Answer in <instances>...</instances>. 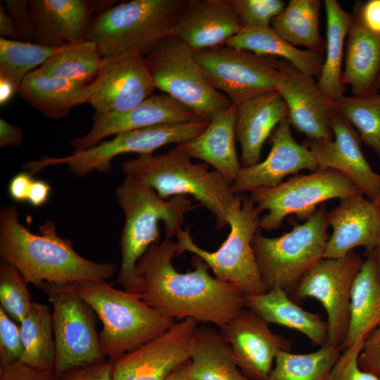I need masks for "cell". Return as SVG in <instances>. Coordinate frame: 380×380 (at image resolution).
<instances>
[{"label":"cell","instance_id":"obj_27","mask_svg":"<svg viewBox=\"0 0 380 380\" xmlns=\"http://www.w3.org/2000/svg\"><path fill=\"white\" fill-rule=\"evenodd\" d=\"M94 87L93 82L84 84L52 77L36 68L24 78L18 93L45 117L59 120L75 107L89 103Z\"/></svg>","mask_w":380,"mask_h":380},{"label":"cell","instance_id":"obj_42","mask_svg":"<svg viewBox=\"0 0 380 380\" xmlns=\"http://www.w3.org/2000/svg\"><path fill=\"white\" fill-rule=\"evenodd\" d=\"M364 340L342 350L327 380H380L379 376L362 370L358 363Z\"/></svg>","mask_w":380,"mask_h":380},{"label":"cell","instance_id":"obj_40","mask_svg":"<svg viewBox=\"0 0 380 380\" xmlns=\"http://www.w3.org/2000/svg\"><path fill=\"white\" fill-rule=\"evenodd\" d=\"M29 284L11 264L0 262V308L20 324L32 304Z\"/></svg>","mask_w":380,"mask_h":380},{"label":"cell","instance_id":"obj_31","mask_svg":"<svg viewBox=\"0 0 380 380\" xmlns=\"http://www.w3.org/2000/svg\"><path fill=\"white\" fill-rule=\"evenodd\" d=\"M260 56L279 57L303 74L318 78L324 63L323 55L294 46L272 27L241 28L226 44Z\"/></svg>","mask_w":380,"mask_h":380},{"label":"cell","instance_id":"obj_10","mask_svg":"<svg viewBox=\"0 0 380 380\" xmlns=\"http://www.w3.org/2000/svg\"><path fill=\"white\" fill-rule=\"evenodd\" d=\"M209 121L196 119L179 123L163 124L122 132L114 138L102 141L96 146L71 156L61 158L43 156L41 160L26 162L23 168L32 175L43 169L58 165H66L75 176L81 177L93 171L107 173L112 169V160L127 153L152 154L166 145L186 143L199 135Z\"/></svg>","mask_w":380,"mask_h":380},{"label":"cell","instance_id":"obj_50","mask_svg":"<svg viewBox=\"0 0 380 380\" xmlns=\"http://www.w3.org/2000/svg\"><path fill=\"white\" fill-rule=\"evenodd\" d=\"M50 193L51 186L46 182L34 179L30 189L27 202L33 207H41L48 201Z\"/></svg>","mask_w":380,"mask_h":380},{"label":"cell","instance_id":"obj_5","mask_svg":"<svg viewBox=\"0 0 380 380\" xmlns=\"http://www.w3.org/2000/svg\"><path fill=\"white\" fill-rule=\"evenodd\" d=\"M73 286L102 323L100 347L110 362L161 335L176 322L158 312L137 295L117 289L106 280L84 281Z\"/></svg>","mask_w":380,"mask_h":380},{"label":"cell","instance_id":"obj_33","mask_svg":"<svg viewBox=\"0 0 380 380\" xmlns=\"http://www.w3.org/2000/svg\"><path fill=\"white\" fill-rule=\"evenodd\" d=\"M190 362L198 380H251L221 334L205 324L198 328Z\"/></svg>","mask_w":380,"mask_h":380},{"label":"cell","instance_id":"obj_45","mask_svg":"<svg viewBox=\"0 0 380 380\" xmlns=\"http://www.w3.org/2000/svg\"><path fill=\"white\" fill-rule=\"evenodd\" d=\"M0 380H58L53 371L34 368L22 360L0 364Z\"/></svg>","mask_w":380,"mask_h":380},{"label":"cell","instance_id":"obj_13","mask_svg":"<svg viewBox=\"0 0 380 380\" xmlns=\"http://www.w3.org/2000/svg\"><path fill=\"white\" fill-rule=\"evenodd\" d=\"M194 53L207 81L236 106L278 91L284 79L283 61L275 57L227 45Z\"/></svg>","mask_w":380,"mask_h":380},{"label":"cell","instance_id":"obj_22","mask_svg":"<svg viewBox=\"0 0 380 380\" xmlns=\"http://www.w3.org/2000/svg\"><path fill=\"white\" fill-rule=\"evenodd\" d=\"M241 29L230 0H186L174 35L194 51H199L226 45Z\"/></svg>","mask_w":380,"mask_h":380},{"label":"cell","instance_id":"obj_8","mask_svg":"<svg viewBox=\"0 0 380 380\" xmlns=\"http://www.w3.org/2000/svg\"><path fill=\"white\" fill-rule=\"evenodd\" d=\"M260 214L253 200L241 196L228 214L230 232L217 251L210 252L198 246L186 229L176 236L177 256L185 251L194 253L208 265L215 278L236 286L244 298L265 293L252 247L260 229Z\"/></svg>","mask_w":380,"mask_h":380},{"label":"cell","instance_id":"obj_12","mask_svg":"<svg viewBox=\"0 0 380 380\" xmlns=\"http://www.w3.org/2000/svg\"><path fill=\"white\" fill-rule=\"evenodd\" d=\"M38 289L46 294L53 308L56 375L59 377L72 368L106 360L96 327L98 317L73 284L46 282Z\"/></svg>","mask_w":380,"mask_h":380},{"label":"cell","instance_id":"obj_47","mask_svg":"<svg viewBox=\"0 0 380 380\" xmlns=\"http://www.w3.org/2000/svg\"><path fill=\"white\" fill-rule=\"evenodd\" d=\"M113 362L105 360L72 368L58 377V380H110Z\"/></svg>","mask_w":380,"mask_h":380},{"label":"cell","instance_id":"obj_20","mask_svg":"<svg viewBox=\"0 0 380 380\" xmlns=\"http://www.w3.org/2000/svg\"><path fill=\"white\" fill-rule=\"evenodd\" d=\"M331 127L333 139H307L305 144L313 153L319 168H331L343 173L373 201L380 191V175L365 158L357 132L338 112Z\"/></svg>","mask_w":380,"mask_h":380},{"label":"cell","instance_id":"obj_56","mask_svg":"<svg viewBox=\"0 0 380 380\" xmlns=\"http://www.w3.org/2000/svg\"><path fill=\"white\" fill-rule=\"evenodd\" d=\"M373 202L376 207L379 219H380V191L379 194L377 195L376 198H375V200L373 201Z\"/></svg>","mask_w":380,"mask_h":380},{"label":"cell","instance_id":"obj_41","mask_svg":"<svg viewBox=\"0 0 380 380\" xmlns=\"http://www.w3.org/2000/svg\"><path fill=\"white\" fill-rule=\"evenodd\" d=\"M241 28L271 27L286 6L282 0H230Z\"/></svg>","mask_w":380,"mask_h":380},{"label":"cell","instance_id":"obj_55","mask_svg":"<svg viewBox=\"0 0 380 380\" xmlns=\"http://www.w3.org/2000/svg\"><path fill=\"white\" fill-rule=\"evenodd\" d=\"M372 252L374 256L377 272L380 279V242L375 247V248L372 250Z\"/></svg>","mask_w":380,"mask_h":380},{"label":"cell","instance_id":"obj_52","mask_svg":"<svg viewBox=\"0 0 380 380\" xmlns=\"http://www.w3.org/2000/svg\"><path fill=\"white\" fill-rule=\"evenodd\" d=\"M0 34L1 37L5 39L23 40L13 19L3 6V3L0 4Z\"/></svg>","mask_w":380,"mask_h":380},{"label":"cell","instance_id":"obj_7","mask_svg":"<svg viewBox=\"0 0 380 380\" xmlns=\"http://www.w3.org/2000/svg\"><path fill=\"white\" fill-rule=\"evenodd\" d=\"M325 203L302 224L277 237L258 232L252 247L265 287L294 290L303 275L323 259L329 236Z\"/></svg>","mask_w":380,"mask_h":380},{"label":"cell","instance_id":"obj_29","mask_svg":"<svg viewBox=\"0 0 380 380\" xmlns=\"http://www.w3.org/2000/svg\"><path fill=\"white\" fill-rule=\"evenodd\" d=\"M244 305L268 324L274 323L295 329L306 336L316 346L321 347L327 343V321L324 320L321 315L298 306L280 288L246 297Z\"/></svg>","mask_w":380,"mask_h":380},{"label":"cell","instance_id":"obj_19","mask_svg":"<svg viewBox=\"0 0 380 380\" xmlns=\"http://www.w3.org/2000/svg\"><path fill=\"white\" fill-rule=\"evenodd\" d=\"M270 138L272 146L266 158L239 171L232 184L235 194L272 188L289 175L302 170L314 172L319 169L309 148L298 143L292 136L288 118L278 125Z\"/></svg>","mask_w":380,"mask_h":380},{"label":"cell","instance_id":"obj_37","mask_svg":"<svg viewBox=\"0 0 380 380\" xmlns=\"http://www.w3.org/2000/svg\"><path fill=\"white\" fill-rule=\"evenodd\" d=\"M341 351L328 343L306 354L279 351L267 380H327Z\"/></svg>","mask_w":380,"mask_h":380},{"label":"cell","instance_id":"obj_2","mask_svg":"<svg viewBox=\"0 0 380 380\" xmlns=\"http://www.w3.org/2000/svg\"><path fill=\"white\" fill-rule=\"evenodd\" d=\"M0 258L13 265L28 284H74L107 280L117 271L113 262H96L78 254L72 241L60 237L56 224L47 220L34 234L18 219L14 205L0 211Z\"/></svg>","mask_w":380,"mask_h":380},{"label":"cell","instance_id":"obj_18","mask_svg":"<svg viewBox=\"0 0 380 380\" xmlns=\"http://www.w3.org/2000/svg\"><path fill=\"white\" fill-rule=\"evenodd\" d=\"M198 118L191 109L167 94H153L125 111L96 112L89 132L73 139L71 146L73 152H80L96 146L111 135L154 125L186 122Z\"/></svg>","mask_w":380,"mask_h":380},{"label":"cell","instance_id":"obj_35","mask_svg":"<svg viewBox=\"0 0 380 380\" xmlns=\"http://www.w3.org/2000/svg\"><path fill=\"white\" fill-rule=\"evenodd\" d=\"M19 329L23 347L20 360L34 368L54 372L56 343L50 308L33 302Z\"/></svg>","mask_w":380,"mask_h":380},{"label":"cell","instance_id":"obj_49","mask_svg":"<svg viewBox=\"0 0 380 380\" xmlns=\"http://www.w3.org/2000/svg\"><path fill=\"white\" fill-rule=\"evenodd\" d=\"M34 179L29 172L15 175L9 182L8 191L11 198L18 203L27 202L31 184Z\"/></svg>","mask_w":380,"mask_h":380},{"label":"cell","instance_id":"obj_11","mask_svg":"<svg viewBox=\"0 0 380 380\" xmlns=\"http://www.w3.org/2000/svg\"><path fill=\"white\" fill-rule=\"evenodd\" d=\"M362 192L345 175L331 168H319L308 175H296L272 188L249 192L261 213V230L277 229L284 219L296 215L306 220L326 201L346 198Z\"/></svg>","mask_w":380,"mask_h":380},{"label":"cell","instance_id":"obj_34","mask_svg":"<svg viewBox=\"0 0 380 380\" xmlns=\"http://www.w3.org/2000/svg\"><path fill=\"white\" fill-rule=\"evenodd\" d=\"M319 0H290L271 27L294 46L325 53L326 40L319 32Z\"/></svg>","mask_w":380,"mask_h":380},{"label":"cell","instance_id":"obj_14","mask_svg":"<svg viewBox=\"0 0 380 380\" xmlns=\"http://www.w3.org/2000/svg\"><path fill=\"white\" fill-rule=\"evenodd\" d=\"M363 260L353 251L340 258H323L301 278L294 290L296 300L313 298L327 315V343L343 344L350 319V292Z\"/></svg>","mask_w":380,"mask_h":380},{"label":"cell","instance_id":"obj_48","mask_svg":"<svg viewBox=\"0 0 380 380\" xmlns=\"http://www.w3.org/2000/svg\"><path fill=\"white\" fill-rule=\"evenodd\" d=\"M352 13L366 29L380 35V0L359 1Z\"/></svg>","mask_w":380,"mask_h":380},{"label":"cell","instance_id":"obj_30","mask_svg":"<svg viewBox=\"0 0 380 380\" xmlns=\"http://www.w3.org/2000/svg\"><path fill=\"white\" fill-rule=\"evenodd\" d=\"M367 253L352 285L349 325L342 350L365 341L380 323V279L373 252Z\"/></svg>","mask_w":380,"mask_h":380},{"label":"cell","instance_id":"obj_57","mask_svg":"<svg viewBox=\"0 0 380 380\" xmlns=\"http://www.w3.org/2000/svg\"><path fill=\"white\" fill-rule=\"evenodd\" d=\"M379 379H380V374L379 375Z\"/></svg>","mask_w":380,"mask_h":380},{"label":"cell","instance_id":"obj_15","mask_svg":"<svg viewBox=\"0 0 380 380\" xmlns=\"http://www.w3.org/2000/svg\"><path fill=\"white\" fill-rule=\"evenodd\" d=\"M199 324L176 321L165 332L113 362L110 380H165L190 360Z\"/></svg>","mask_w":380,"mask_h":380},{"label":"cell","instance_id":"obj_25","mask_svg":"<svg viewBox=\"0 0 380 380\" xmlns=\"http://www.w3.org/2000/svg\"><path fill=\"white\" fill-rule=\"evenodd\" d=\"M288 118V108L278 91L263 94L236 106V139L243 167L260 161L262 146L278 125Z\"/></svg>","mask_w":380,"mask_h":380},{"label":"cell","instance_id":"obj_38","mask_svg":"<svg viewBox=\"0 0 380 380\" xmlns=\"http://www.w3.org/2000/svg\"><path fill=\"white\" fill-rule=\"evenodd\" d=\"M61 47H49L1 37L0 78L10 82L18 92L26 75L38 65H43Z\"/></svg>","mask_w":380,"mask_h":380},{"label":"cell","instance_id":"obj_32","mask_svg":"<svg viewBox=\"0 0 380 380\" xmlns=\"http://www.w3.org/2000/svg\"><path fill=\"white\" fill-rule=\"evenodd\" d=\"M324 5L327 16L326 58L317 84L329 99L336 101L344 96L346 90L342 82L343 49L353 15L336 0H324Z\"/></svg>","mask_w":380,"mask_h":380},{"label":"cell","instance_id":"obj_36","mask_svg":"<svg viewBox=\"0 0 380 380\" xmlns=\"http://www.w3.org/2000/svg\"><path fill=\"white\" fill-rule=\"evenodd\" d=\"M102 61L97 45L84 39L62 46L37 68L46 75L89 84L97 77Z\"/></svg>","mask_w":380,"mask_h":380},{"label":"cell","instance_id":"obj_23","mask_svg":"<svg viewBox=\"0 0 380 380\" xmlns=\"http://www.w3.org/2000/svg\"><path fill=\"white\" fill-rule=\"evenodd\" d=\"M327 222L332 228L323 258H340L363 246L372 251L380 242V219L373 201L362 192L340 200L327 213Z\"/></svg>","mask_w":380,"mask_h":380},{"label":"cell","instance_id":"obj_6","mask_svg":"<svg viewBox=\"0 0 380 380\" xmlns=\"http://www.w3.org/2000/svg\"><path fill=\"white\" fill-rule=\"evenodd\" d=\"M186 0H132L94 15L87 40L94 42L102 57L129 51L147 56L174 34L178 14Z\"/></svg>","mask_w":380,"mask_h":380},{"label":"cell","instance_id":"obj_16","mask_svg":"<svg viewBox=\"0 0 380 380\" xmlns=\"http://www.w3.org/2000/svg\"><path fill=\"white\" fill-rule=\"evenodd\" d=\"M89 103L96 113L129 110L153 94L144 56L129 51L103 57Z\"/></svg>","mask_w":380,"mask_h":380},{"label":"cell","instance_id":"obj_1","mask_svg":"<svg viewBox=\"0 0 380 380\" xmlns=\"http://www.w3.org/2000/svg\"><path fill=\"white\" fill-rule=\"evenodd\" d=\"M177 241L153 243L137 265V295L148 305L173 320L191 319L222 327L245 307L244 296L234 285L212 277L208 265L192 258L194 270L178 272L172 265Z\"/></svg>","mask_w":380,"mask_h":380},{"label":"cell","instance_id":"obj_43","mask_svg":"<svg viewBox=\"0 0 380 380\" xmlns=\"http://www.w3.org/2000/svg\"><path fill=\"white\" fill-rule=\"evenodd\" d=\"M23 354L19 326L0 308V364L20 360Z\"/></svg>","mask_w":380,"mask_h":380},{"label":"cell","instance_id":"obj_21","mask_svg":"<svg viewBox=\"0 0 380 380\" xmlns=\"http://www.w3.org/2000/svg\"><path fill=\"white\" fill-rule=\"evenodd\" d=\"M284 79L278 91L288 108V120L308 140L334 138L331 121L337 110L334 101L319 89L313 77L282 61Z\"/></svg>","mask_w":380,"mask_h":380},{"label":"cell","instance_id":"obj_26","mask_svg":"<svg viewBox=\"0 0 380 380\" xmlns=\"http://www.w3.org/2000/svg\"><path fill=\"white\" fill-rule=\"evenodd\" d=\"M236 106L212 116L207 127L194 139L177 146L191 158L212 165L231 184L243 167L236 149Z\"/></svg>","mask_w":380,"mask_h":380},{"label":"cell","instance_id":"obj_17","mask_svg":"<svg viewBox=\"0 0 380 380\" xmlns=\"http://www.w3.org/2000/svg\"><path fill=\"white\" fill-rule=\"evenodd\" d=\"M253 310L246 307L220 333L231 347L237 365L251 380H267L279 351H290L291 342L274 334Z\"/></svg>","mask_w":380,"mask_h":380},{"label":"cell","instance_id":"obj_24","mask_svg":"<svg viewBox=\"0 0 380 380\" xmlns=\"http://www.w3.org/2000/svg\"><path fill=\"white\" fill-rule=\"evenodd\" d=\"M34 43L61 47L86 39L94 18L89 1L30 0Z\"/></svg>","mask_w":380,"mask_h":380},{"label":"cell","instance_id":"obj_54","mask_svg":"<svg viewBox=\"0 0 380 380\" xmlns=\"http://www.w3.org/2000/svg\"><path fill=\"white\" fill-rule=\"evenodd\" d=\"M18 93L15 87L8 80L0 78V104H6Z\"/></svg>","mask_w":380,"mask_h":380},{"label":"cell","instance_id":"obj_53","mask_svg":"<svg viewBox=\"0 0 380 380\" xmlns=\"http://www.w3.org/2000/svg\"><path fill=\"white\" fill-rule=\"evenodd\" d=\"M165 380H198L190 360L172 372Z\"/></svg>","mask_w":380,"mask_h":380},{"label":"cell","instance_id":"obj_44","mask_svg":"<svg viewBox=\"0 0 380 380\" xmlns=\"http://www.w3.org/2000/svg\"><path fill=\"white\" fill-rule=\"evenodd\" d=\"M6 11L13 19L23 41L34 42L35 27L29 1L6 0L3 1Z\"/></svg>","mask_w":380,"mask_h":380},{"label":"cell","instance_id":"obj_9","mask_svg":"<svg viewBox=\"0 0 380 380\" xmlns=\"http://www.w3.org/2000/svg\"><path fill=\"white\" fill-rule=\"evenodd\" d=\"M156 89L210 121L232 103L204 77L194 51L174 34L145 57Z\"/></svg>","mask_w":380,"mask_h":380},{"label":"cell","instance_id":"obj_3","mask_svg":"<svg viewBox=\"0 0 380 380\" xmlns=\"http://www.w3.org/2000/svg\"><path fill=\"white\" fill-rule=\"evenodd\" d=\"M115 197L125 215L116 282L123 290L136 294L137 265L151 245L160 242L159 222L164 224L165 239L171 240L182 229L186 213L194 206L184 196L163 199L151 187L129 177L115 189Z\"/></svg>","mask_w":380,"mask_h":380},{"label":"cell","instance_id":"obj_28","mask_svg":"<svg viewBox=\"0 0 380 380\" xmlns=\"http://www.w3.org/2000/svg\"><path fill=\"white\" fill-rule=\"evenodd\" d=\"M347 34L343 85H349L353 95L379 92L380 89V35L366 29L352 13Z\"/></svg>","mask_w":380,"mask_h":380},{"label":"cell","instance_id":"obj_51","mask_svg":"<svg viewBox=\"0 0 380 380\" xmlns=\"http://www.w3.org/2000/svg\"><path fill=\"white\" fill-rule=\"evenodd\" d=\"M23 140V129L13 125L5 120L0 119V146L1 147L12 146L18 144Z\"/></svg>","mask_w":380,"mask_h":380},{"label":"cell","instance_id":"obj_4","mask_svg":"<svg viewBox=\"0 0 380 380\" xmlns=\"http://www.w3.org/2000/svg\"><path fill=\"white\" fill-rule=\"evenodd\" d=\"M177 146L158 155L144 154L122 163L125 177L151 187L163 199L191 196L214 217L217 229L225 227L231 208L241 198L232 184L205 163H194Z\"/></svg>","mask_w":380,"mask_h":380},{"label":"cell","instance_id":"obj_46","mask_svg":"<svg viewBox=\"0 0 380 380\" xmlns=\"http://www.w3.org/2000/svg\"><path fill=\"white\" fill-rule=\"evenodd\" d=\"M358 363L362 370L380 374V323L365 340Z\"/></svg>","mask_w":380,"mask_h":380},{"label":"cell","instance_id":"obj_58","mask_svg":"<svg viewBox=\"0 0 380 380\" xmlns=\"http://www.w3.org/2000/svg\"><path fill=\"white\" fill-rule=\"evenodd\" d=\"M379 84H380V80H379Z\"/></svg>","mask_w":380,"mask_h":380},{"label":"cell","instance_id":"obj_39","mask_svg":"<svg viewBox=\"0 0 380 380\" xmlns=\"http://www.w3.org/2000/svg\"><path fill=\"white\" fill-rule=\"evenodd\" d=\"M334 103L337 112L357 132L362 142L380 157V92L344 95Z\"/></svg>","mask_w":380,"mask_h":380}]
</instances>
